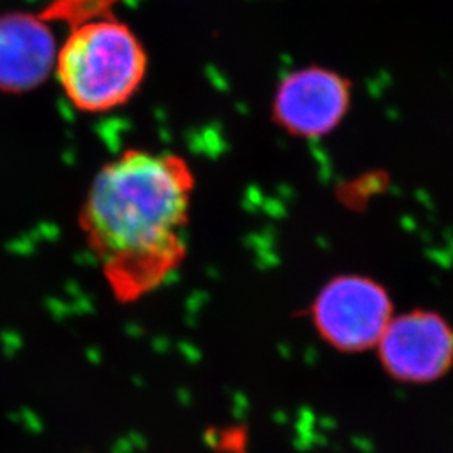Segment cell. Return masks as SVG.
I'll list each match as a JSON object with an SVG mask.
<instances>
[{"mask_svg":"<svg viewBox=\"0 0 453 453\" xmlns=\"http://www.w3.org/2000/svg\"><path fill=\"white\" fill-rule=\"evenodd\" d=\"M194 192V170L175 153L133 148L99 168L78 224L119 303L145 297L179 273Z\"/></svg>","mask_w":453,"mask_h":453,"instance_id":"obj_1","label":"cell"},{"mask_svg":"<svg viewBox=\"0 0 453 453\" xmlns=\"http://www.w3.org/2000/svg\"><path fill=\"white\" fill-rule=\"evenodd\" d=\"M148 73V52L119 17H99L69 29L54 74L74 110L114 111L130 103Z\"/></svg>","mask_w":453,"mask_h":453,"instance_id":"obj_2","label":"cell"},{"mask_svg":"<svg viewBox=\"0 0 453 453\" xmlns=\"http://www.w3.org/2000/svg\"><path fill=\"white\" fill-rule=\"evenodd\" d=\"M393 316L388 291L366 275L329 279L311 304L316 333L341 353H363L376 348Z\"/></svg>","mask_w":453,"mask_h":453,"instance_id":"obj_3","label":"cell"},{"mask_svg":"<svg viewBox=\"0 0 453 453\" xmlns=\"http://www.w3.org/2000/svg\"><path fill=\"white\" fill-rule=\"evenodd\" d=\"M353 101L351 81L323 65L288 73L275 88L273 121L301 140H319L340 128Z\"/></svg>","mask_w":453,"mask_h":453,"instance_id":"obj_4","label":"cell"},{"mask_svg":"<svg viewBox=\"0 0 453 453\" xmlns=\"http://www.w3.org/2000/svg\"><path fill=\"white\" fill-rule=\"evenodd\" d=\"M380 365L398 383L425 385L453 366V327L434 311L393 316L376 346Z\"/></svg>","mask_w":453,"mask_h":453,"instance_id":"obj_5","label":"cell"},{"mask_svg":"<svg viewBox=\"0 0 453 453\" xmlns=\"http://www.w3.org/2000/svg\"><path fill=\"white\" fill-rule=\"evenodd\" d=\"M58 41L41 14L5 12L0 16V93L24 95L56 69Z\"/></svg>","mask_w":453,"mask_h":453,"instance_id":"obj_6","label":"cell"},{"mask_svg":"<svg viewBox=\"0 0 453 453\" xmlns=\"http://www.w3.org/2000/svg\"><path fill=\"white\" fill-rule=\"evenodd\" d=\"M123 0H50L39 12L48 22L59 20L71 29L99 17L114 16V7Z\"/></svg>","mask_w":453,"mask_h":453,"instance_id":"obj_7","label":"cell"}]
</instances>
